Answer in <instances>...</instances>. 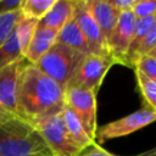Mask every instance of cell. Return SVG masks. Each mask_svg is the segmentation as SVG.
Here are the masks:
<instances>
[{
    "label": "cell",
    "instance_id": "cell-1",
    "mask_svg": "<svg viewBox=\"0 0 156 156\" xmlns=\"http://www.w3.org/2000/svg\"><path fill=\"white\" fill-rule=\"evenodd\" d=\"M65 107V89L32 63L23 67L17 93L18 117L35 124L61 112Z\"/></svg>",
    "mask_w": 156,
    "mask_h": 156
},
{
    "label": "cell",
    "instance_id": "cell-2",
    "mask_svg": "<svg viewBox=\"0 0 156 156\" xmlns=\"http://www.w3.org/2000/svg\"><path fill=\"white\" fill-rule=\"evenodd\" d=\"M0 156H55L40 132L15 117L0 123Z\"/></svg>",
    "mask_w": 156,
    "mask_h": 156
},
{
    "label": "cell",
    "instance_id": "cell-3",
    "mask_svg": "<svg viewBox=\"0 0 156 156\" xmlns=\"http://www.w3.org/2000/svg\"><path fill=\"white\" fill-rule=\"evenodd\" d=\"M84 56V54L63 44L55 43L34 66L65 89L72 80Z\"/></svg>",
    "mask_w": 156,
    "mask_h": 156
},
{
    "label": "cell",
    "instance_id": "cell-4",
    "mask_svg": "<svg viewBox=\"0 0 156 156\" xmlns=\"http://www.w3.org/2000/svg\"><path fill=\"white\" fill-rule=\"evenodd\" d=\"M33 126L40 132L55 156H78L83 152L80 146L71 136L65 124L62 111L48 116Z\"/></svg>",
    "mask_w": 156,
    "mask_h": 156
},
{
    "label": "cell",
    "instance_id": "cell-5",
    "mask_svg": "<svg viewBox=\"0 0 156 156\" xmlns=\"http://www.w3.org/2000/svg\"><path fill=\"white\" fill-rule=\"evenodd\" d=\"M65 105L68 106L80 121L91 140L95 141L96 124V93L76 84L65 88Z\"/></svg>",
    "mask_w": 156,
    "mask_h": 156
},
{
    "label": "cell",
    "instance_id": "cell-6",
    "mask_svg": "<svg viewBox=\"0 0 156 156\" xmlns=\"http://www.w3.org/2000/svg\"><path fill=\"white\" fill-rule=\"evenodd\" d=\"M155 118H156V111L151 110L150 107L144 106L143 108H140L126 117L112 121V122L100 127L95 134V143L98 145H100L104 141L129 135V134L151 124L155 121Z\"/></svg>",
    "mask_w": 156,
    "mask_h": 156
},
{
    "label": "cell",
    "instance_id": "cell-7",
    "mask_svg": "<svg viewBox=\"0 0 156 156\" xmlns=\"http://www.w3.org/2000/svg\"><path fill=\"white\" fill-rule=\"evenodd\" d=\"M26 63L27 61L21 58L0 69V123L18 117V82Z\"/></svg>",
    "mask_w": 156,
    "mask_h": 156
},
{
    "label": "cell",
    "instance_id": "cell-8",
    "mask_svg": "<svg viewBox=\"0 0 156 156\" xmlns=\"http://www.w3.org/2000/svg\"><path fill=\"white\" fill-rule=\"evenodd\" d=\"M116 65L112 56L108 55H94L88 54L80 61L72 80L68 84L80 85L98 93L106 73Z\"/></svg>",
    "mask_w": 156,
    "mask_h": 156
},
{
    "label": "cell",
    "instance_id": "cell-9",
    "mask_svg": "<svg viewBox=\"0 0 156 156\" xmlns=\"http://www.w3.org/2000/svg\"><path fill=\"white\" fill-rule=\"evenodd\" d=\"M135 20L132 11L122 12L116 27L106 39L108 54L112 56L115 63L127 66V54L132 43Z\"/></svg>",
    "mask_w": 156,
    "mask_h": 156
},
{
    "label": "cell",
    "instance_id": "cell-10",
    "mask_svg": "<svg viewBox=\"0 0 156 156\" xmlns=\"http://www.w3.org/2000/svg\"><path fill=\"white\" fill-rule=\"evenodd\" d=\"M79 29L82 30L90 54L94 55H108L106 39L104 38L98 23L93 18L87 0H73V17Z\"/></svg>",
    "mask_w": 156,
    "mask_h": 156
},
{
    "label": "cell",
    "instance_id": "cell-11",
    "mask_svg": "<svg viewBox=\"0 0 156 156\" xmlns=\"http://www.w3.org/2000/svg\"><path fill=\"white\" fill-rule=\"evenodd\" d=\"M57 34V30L37 26L30 43L27 48V51L24 54V60L28 63L35 65L56 43Z\"/></svg>",
    "mask_w": 156,
    "mask_h": 156
},
{
    "label": "cell",
    "instance_id": "cell-12",
    "mask_svg": "<svg viewBox=\"0 0 156 156\" xmlns=\"http://www.w3.org/2000/svg\"><path fill=\"white\" fill-rule=\"evenodd\" d=\"M88 9L98 23L102 35L105 39L108 38L111 32L117 24L119 12H117L108 2L107 0H87Z\"/></svg>",
    "mask_w": 156,
    "mask_h": 156
},
{
    "label": "cell",
    "instance_id": "cell-13",
    "mask_svg": "<svg viewBox=\"0 0 156 156\" xmlns=\"http://www.w3.org/2000/svg\"><path fill=\"white\" fill-rule=\"evenodd\" d=\"M73 17V0H55L54 5L38 21V26L54 30H60Z\"/></svg>",
    "mask_w": 156,
    "mask_h": 156
},
{
    "label": "cell",
    "instance_id": "cell-14",
    "mask_svg": "<svg viewBox=\"0 0 156 156\" xmlns=\"http://www.w3.org/2000/svg\"><path fill=\"white\" fill-rule=\"evenodd\" d=\"M56 43L63 44L76 51H79L84 55L90 54L88 43L82 33V30L79 29L78 24L76 23V21L72 18L71 21H68L60 30L56 38Z\"/></svg>",
    "mask_w": 156,
    "mask_h": 156
},
{
    "label": "cell",
    "instance_id": "cell-15",
    "mask_svg": "<svg viewBox=\"0 0 156 156\" xmlns=\"http://www.w3.org/2000/svg\"><path fill=\"white\" fill-rule=\"evenodd\" d=\"M156 28V15H151L147 17L143 18H136L135 20V26H134V33L132 38V43L127 54V66L133 68L134 62L136 58V52L143 43V40L146 38V35L150 33L151 29Z\"/></svg>",
    "mask_w": 156,
    "mask_h": 156
},
{
    "label": "cell",
    "instance_id": "cell-16",
    "mask_svg": "<svg viewBox=\"0 0 156 156\" xmlns=\"http://www.w3.org/2000/svg\"><path fill=\"white\" fill-rule=\"evenodd\" d=\"M62 117H63L65 124H66V127H67L71 136L80 146V149L83 151H85L87 149H89L90 146H93L94 144H96L94 140H91L89 138V135L87 134V132L83 128V126H82L80 121L78 119V117L66 105H65V107L62 110Z\"/></svg>",
    "mask_w": 156,
    "mask_h": 156
},
{
    "label": "cell",
    "instance_id": "cell-17",
    "mask_svg": "<svg viewBox=\"0 0 156 156\" xmlns=\"http://www.w3.org/2000/svg\"><path fill=\"white\" fill-rule=\"evenodd\" d=\"M37 26H38V20L26 17L23 15H22L21 20L18 21V23L16 24L15 33H16L17 41H18V45H20V49H21L23 57H24V54L27 51V48L30 43V39L34 34Z\"/></svg>",
    "mask_w": 156,
    "mask_h": 156
},
{
    "label": "cell",
    "instance_id": "cell-18",
    "mask_svg": "<svg viewBox=\"0 0 156 156\" xmlns=\"http://www.w3.org/2000/svg\"><path fill=\"white\" fill-rule=\"evenodd\" d=\"M21 58H24V57L21 52L20 45L17 41V37L13 30V33L10 35V38L0 46V69H2L4 67H6V66L11 65L12 62L21 60Z\"/></svg>",
    "mask_w": 156,
    "mask_h": 156
},
{
    "label": "cell",
    "instance_id": "cell-19",
    "mask_svg": "<svg viewBox=\"0 0 156 156\" xmlns=\"http://www.w3.org/2000/svg\"><path fill=\"white\" fill-rule=\"evenodd\" d=\"M135 77H136L139 90L146 104L145 106L150 107L151 110H155L156 108V79H152L139 71H135Z\"/></svg>",
    "mask_w": 156,
    "mask_h": 156
},
{
    "label": "cell",
    "instance_id": "cell-20",
    "mask_svg": "<svg viewBox=\"0 0 156 156\" xmlns=\"http://www.w3.org/2000/svg\"><path fill=\"white\" fill-rule=\"evenodd\" d=\"M55 0H23L21 6V12L26 17L41 20L45 13L54 5Z\"/></svg>",
    "mask_w": 156,
    "mask_h": 156
},
{
    "label": "cell",
    "instance_id": "cell-21",
    "mask_svg": "<svg viewBox=\"0 0 156 156\" xmlns=\"http://www.w3.org/2000/svg\"><path fill=\"white\" fill-rule=\"evenodd\" d=\"M21 17H22L21 10L0 15V46L13 33V30L16 28V24L18 23Z\"/></svg>",
    "mask_w": 156,
    "mask_h": 156
},
{
    "label": "cell",
    "instance_id": "cell-22",
    "mask_svg": "<svg viewBox=\"0 0 156 156\" xmlns=\"http://www.w3.org/2000/svg\"><path fill=\"white\" fill-rule=\"evenodd\" d=\"M133 69L139 71L152 79H156V52L139 56L134 62Z\"/></svg>",
    "mask_w": 156,
    "mask_h": 156
},
{
    "label": "cell",
    "instance_id": "cell-23",
    "mask_svg": "<svg viewBox=\"0 0 156 156\" xmlns=\"http://www.w3.org/2000/svg\"><path fill=\"white\" fill-rule=\"evenodd\" d=\"M132 13L135 18H143L156 15V1L154 0H136L132 7Z\"/></svg>",
    "mask_w": 156,
    "mask_h": 156
},
{
    "label": "cell",
    "instance_id": "cell-24",
    "mask_svg": "<svg viewBox=\"0 0 156 156\" xmlns=\"http://www.w3.org/2000/svg\"><path fill=\"white\" fill-rule=\"evenodd\" d=\"M151 52H156V28L151 29L150 33L146 35V38L140 44L138 52H136V58L141 55H146V54H151Z\"/></svg>",
    "mask_w": 156,
    "mask_h": 156
},
{
    "label": "cell",
    "instance_id": "cell-25",
    "mask_svg": "<svg viewBox=\"0 0 156 156\" xmlns=\"http://www.w3.org/2000/svg\"><path fill=\"white\" fill-rule=\"evenodd\" d=\"M136 0H107V2L119 13L132 11V7L134 6Z\"/></svg>",
    "mask_w": 156,
    "mask_h": 156
},
{
    "label": "cell",
    "instance_id": "cell-26",
    "mask_svg": "<svg viewBox=\"0 0 156 156\" xmlns=\"http://www.w3.org/2000/svg\"><path fill=\"white\" fill-rule=\"evenodd\" d=\"M23 0H0V15L21 10Z\"/></svg>",
    "mask_w": 156,
    "mask_h": 156
},
{
    "label": "cell",
    "instance_id": "cell-27",
    "mask_svg": "<svg viewBox=\"0 0 156 156\" xmlns=\"http://www.w3.org/2000/svg\"><path fill=\"white\" fill-rule=\"evenodd\" d=\"M78 156H118V155H115L105 149H102L100 145L98 144H94L93 146H90L89 149H87V151L79 154Z\"/></svg>",
    "mask_w": 156,
    "mask_h": 156
},
{
    "label": "cell",
    "instance_id": "cell-28",
    "mask_svg": "<svg viewBox=\"0 0 156 156\" xmlns=\"http://www.w3.org/2000/svg\"><path fill=\"white\" fill-rule=\"evenodd\" d=\"M135 156H156V149L152 147V149L146 150V151H144V152H141L139 155H135Z\"/></svg>",
    "mask_w": 156,
    "mask_h": 156
}]
</instances>
